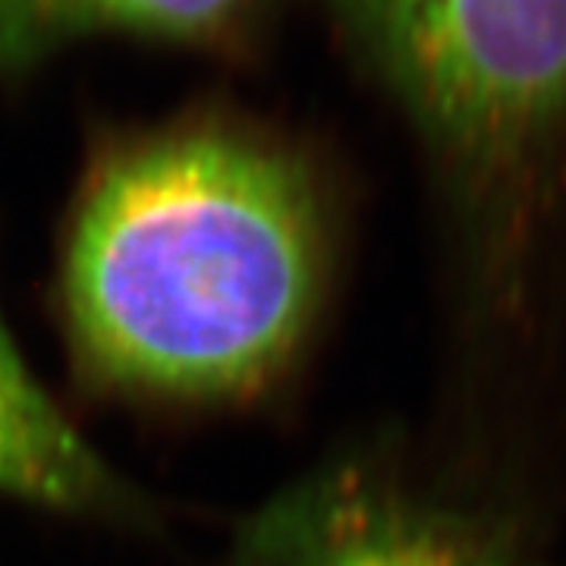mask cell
<instances>
[{
	"instance_id": "3",
	"label": "cell",
	"mask_w": 566,
	"mask_h": 566,
	"mask_svg": "<svg viewBox=\"0 0 566 566\" xmlns=\"http://www.w3.org/2000/svg\"><path fill=\"white\" fill-rule=\"evenodd\" d=\"M227 566H547L485 510L403 482L390 465H322L245 520Z\"/></svg>"
},
{
	"instance_id": "4",
	"label": "cell",
	"mask_w": 566,
	"mask_h": 566,
	"mask_svg": "<svg viewBox=\"0 0 566 566\" xmlns=\"http://www.w3.org/2000/svg\"><path fill=\"white\" fill-rule=\"evenodd\" d=\"M0 491L73 516H142L136 494L32 378L0 315Z\"/></svg>"
},
{
	"instance_id": "1",
	"label": "cell",
	"mask_w": 566,
	"mask_h": 566,
	"mask_svg": "<svg viewBox=\"0 0 566 566\" xmlns=\"http://www.w3.org/2000/svg\"><path fill=\"white\" fill-rule=\"evenodd\" d=\"M327 218L296 148L189 117L95 158L63 255V315L95 385L158 403H245L308 340Z\"/></svg>"
},
{
	"instance_id": "2",
	"label": "cell",
	"mask_w": 566,
	"mask_h": 566,
	"mask_svg": "<svg viewBox=\"0 0 566 566\" xmlns=\"http://www.w3.org/2000/svg\"><path fill=\"white\" fill-rule=\"evenodd\" d=\"M416 123L488 252L566 139V0H324Z\"/></svg>"
},
{
	"instance_id": "5",
	"label": "cell",
	"mask_w": 566,
	"mask_h": 566,
	"mask_svg": "<svg viewBox=\"0 0 566 566\" xmlns=\"http://www.w3.org/2000/svg\"><path fill=\"white\" fill-rule=\"evenodd\" d=\"M268 0H0V70L13 73L66 41L95 32L237 48Z\"/></svg>"
}]
</instances>
